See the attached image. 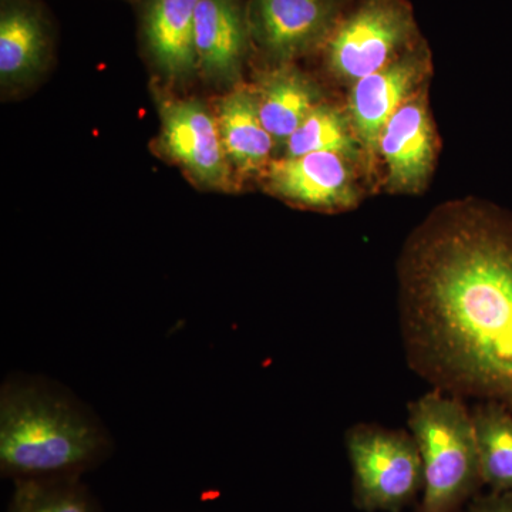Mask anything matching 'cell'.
<instances>
[{"instance_id": "cell-15", "label": "cell", "mask_w": 512, "mask_h": 512, "mask_svg": "<svg viewBox=\"0 0 512 512\" xmlns=\"http://www.w3.org/2000/svg\"><path fill=\"white\" fill-rule=\"evenodd\" d=\"M251 87L259 116L274 138L276 150L285 148L292 134L323 101L318 84L295 63L266 67Z\"/></svg>"}, {"instance_id": "cell-2", "label": "cell", "mask_w": 512, "mask_h": 512, "mask_svg": "<svg viewBox=\"0 0 512 512\" xmlns=\"http://www.w3.org/2000/svg\"><path fill=\"white\" fill-rule=\"evenodd\" d=\"M109 431L62 386L12 376L0 390V473L12 481L83 477L111 456Z\"/></svg>"}, {"instance_id": "cell-12", "label": "cell", "mask_w": 512, "mask_h": 512, "mask_svg": "<svg viewBox=\"0 0 512 512\" xmlns=\"http://www.w3.org/2000/svg\"><path fill=\"white\" fill-rule=\"evenodd\" d=\"M198 0H137L144 55L167 82L185 84L198 74L195 12Z\"/></svg>"}, {"instance_id": "cell-10", "label": "cell", "mask_w": 512, "mask_h": 512, "mask_svg": "<svg viewBox=\"0 0 512 512\" xmlns=\"http://www.w3.org/2000/svg\"><path fill=\"white\" fill-rule=\"evenodd\" d=\"M386 168L390 192L417 194L433 173L437 136L427 103L426 86L404 101L384 126L377 148Z\"/></svg>"}, {"instance_id": "cell-6", "label": "cell", "mask_w": 512, "mask_h": 512, "mask_svg": "<svg viewBox=\"0 0 512 512\" xmlns=\"http://www.w3.org/2000/svg\"><path fill=\"white\" fill-rule=\"evenodd\" d=\"M156 100L165 156L200 187L234 191L238 178L225 156L215 113L198 99H178L161 92Z\"/></svg>"}, {"instance_id": "cell-5", "label": "cell", "mask_w": 512, "mask_h": 512, "mask_svg": "<svg viewBox=\"0 0 512 512\" xmlns=\"http://www.w3.org/2000/svg\"><path fill=\"white\" fill-rule=\"evenodd\" d=\"M345 441L357 510L402 512L423 493V461L412 433L359 423Z\"/></svg>"}, {"instance_id": "cell-1", "label": "cell", "mask_w": 512, "mask_h": 512, "mask_svg": "<svg viewBox=\"0 0 512 512\" xmlns=\"http://www.w3.org/2000/svg\"><path fill=\"white\" fill-rule=\"evenodd\" d=\"M409 366L434 389L512 412V217L463 202L407 241L399 264Z\"/></svg>"}, {"instance_id": "cell-7", "label": "cell", "mask_w": 512, "mask_h": 512, "mask_svg": "<svg viewBox=\"0 0 512 512\" xmlns=\"http://www.w3.org/2000/svg\"><path fill=\"white\" fill-rule=\"evenodd\" d=\"M350 0H248L252 50L272 64L320 52Z\"/></svg>"}, {"instance_id": "cell-14", "label": "cell", "mask_w": 512, "mask_h": 512, "mask_svg": "<svg viewBox=\"0 0 512 512\" xmlns=\"http://www.w3.org/2000/svg\"><path fill=\"white\" fill-rule=\"evenodd\" d=\"M215 117L225 156L238 181L262 178L275 160L276 144L259 116L252 87H232L217 101Z\"/></svg>"}, {"instance_id": "cell-18", "label": "cell", "mask_w": 512, "mask_h": 512, "mask_svg": "<svg viewBox=\"0 0 512 512\" xmlns=\"http://www.w3.org/2000/svg\"><path fill=\"white\" fill-rule=\"evenodd\" d=\"M6 512H103L83 477L13 481Z\"/></svg>"}, {"instance_id": "cell-3", "label": "cell", "mask_w": 512, "mask_h": 512, "mask_svg": "<svg viewBox=\"0 0 512 512\" xmlns=\"http://www.w3.org/2000/svg\"><path fill=\"white\" fill-rule=\"evenodd\" d=\"M423 461L416 512H460L485 487L473 413L460 397L433 389L409 404Z\"/></svg>"}, {"instance_id": "cell-19", "label": "cell", "mask_w": 512, "mask_h": 512, "mask_svg": "<svg viewBox=\"0 0 512 512\" xmlns=\"http://www.w3.org/2000/svg\"><path fill=\"white\" fill-rule=\"evenodd\" d=\"M460 512H512V493L490 491L485 495H477Z\"/></svg>"}, {"instance_id": "cell-13", "label": "cell", "mask_w": 512, "mask_h": 512, "mask_svg": "<svg viewBox=\"0 0 512 512\" xmlns=\"http://www.w3.org/2000/svg\"><path fill=\"white\" fill-rule=\"evenodd\" d=\"M55 46V30L39 0H0V84L3 92L29 86Z\"/></svg>"}, {"instance_id": "cell-16", "label": "cell", "mask_w": 512, "mask_h": 512, "mask_svg": "<svg viewBox=\"0 0 512 512\" xmlns=\"http://www.w3.org/2000/svg\"><path fill=\"white\" fill-rule=\"evenodd\" d=\"M471 413L485 487L512 493V412L501 404L480 402Z\"/></svg>"}, {"instance_id": "cell-4", "label": "cell", "mask_w": 512, "mask_h": 512, "mask_svg": "<svg viewBox=\"0 0 512 512\" xmlns=\"http://www.w3.org/2000/svg\"><path fill=\"white\" fill-rule=\"evenodd\" d=\"M423 40L409 0H350L319 53L329 73L352 86Z\"/></svg>"}, {"instance_id": "cell-9", "label": "cell", "mask_w": 512, "mask_h": 512, "mask_svg": "<svg viewBox=\"0 0 512 512\" xmlns=\"http://www.w3.org/2000/svg\"><path fill=\"white\" fill-rule=\"evenodd\" d=\"M356 161L338 153L275 158L262 181L266 191L289 204L319 211L349 210L360 198Z\"/></svg>"}, {"instance_id": "cell-11", "label": "cell", "mask_w": 512, "mask_h": 512, "mask_svg": "<svg viewBox=\"0 0 512 512\" xmlns=\"http://www.w3.org/2000/svg\"><path fill=\"white\" fill-rule=\"evenodd\" d=\"M198 74L218 87H235L252 52L248 0H198L195 12Z\"/></svg>"}, {"instance_id": "cell-8", "label": "cell", "mask_w": 512, "mask_h": 512, "mask_svg": "<svg viewBox=\"0 0 512 512\" xmlns=\"http://www.w3.org/2000/svg\"><path fill=\"white\" fill-rule=\"evenodd\" d=\"M431 70L426 40L383 69L352 84L348 99L350 124L367 164H375L384 126L396 110L426 86Z\"/></svg>"}, {"instance_id": "cell-17", "label": "cell", "mask_w": 512, "mask_h": 512, "mask_svg": "<svg viewBox=\"0 0 512 512\" xmlns=\"http://www.w3.org/2000/svg\"><path fill=\"white\" fill-rule=\"evenodd\" d=\"M284 151V157L338 153L357 160L363 156L362 147L350 124L348 111L325 101L316 106L292 134Z\"/></svg>"}]
</instances>
